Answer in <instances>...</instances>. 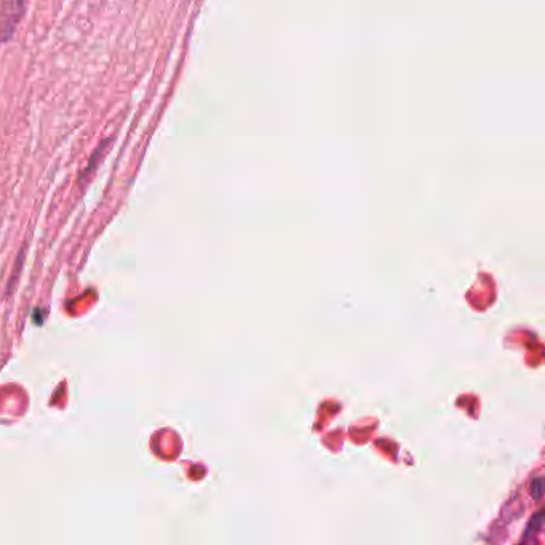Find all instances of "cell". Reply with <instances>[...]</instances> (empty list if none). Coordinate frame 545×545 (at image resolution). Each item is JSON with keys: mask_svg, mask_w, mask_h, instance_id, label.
<instances>
[{"mask_svg": "<svg viewBox=\"0 0 545 545\" xmlns=\"http://www.w3.org/2000/svg\"><path fill=\"white\" fill-rule=\"evenodd\" d=\"M532 494H534V496H536L537 499H541V497H542V494H544V483H542V480H536V481H534Z\"/></svg>", "mask_w": 545, "mask_h": 545, "instance_id": "3957f363", "label": "cell"}, {"mask_svg": "<svg viewBox=\"0 0 545 545\" xmlns=\"http://www.w3.org/2000/svg\"><path fill=\"white\" fill-rule=\"evenodd\" d=\"M23 263H24V248L21 249V253L18 254V259H16V270H13L12 274V279H10V283H8V293L13 291V285H16V282H18L20 279V274L21 270H23Z\"/></svg>", "mask_w": 545, "mask_h": 545, "instance_id": "7a4b0ae2", "label": "cell"}, {"mask_svg": "<svg viewBox=\"0 0 545 545\" xmlns=\"http://www.w3.org/2000/svg\"><path fill=\"white\" fill-rule=\"evenodd\" d=\"M27 0H2L0 2V42H8L23 21Z\"/></svg>", "mask_w": 545, "mask_h": 545, "instance_id": "6da1fadb", "label": "cell"}]
</instances>
